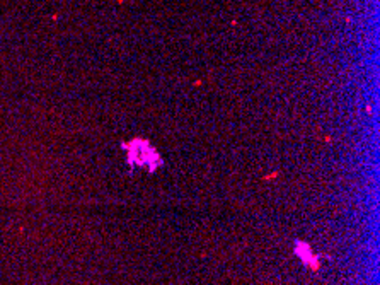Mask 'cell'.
<instances>
[{"instance_id":"cell-1","label":"cell","mask_w":380,"mask_h":285,"mask_svg":"<svg viewBox=\"0 0 380 285\" xmlns=\"http://www.w3.org/2000/svg\"><path fill=\"white\" fill-rule=\"evenodd\" d=\"M295 254L305 263L307 267L310 268L312 271H317L321 268V263H319V256L312 251V248L309 246V242L305 241H297L295 244Z\"/></svg>"},{"instance_id":"cell-2","label":"cell","mask_w":380,"mask_h":285,"mask_svg":"<svg viewBox=\"0 0 380 285\" xmlns=\"http://www.w3.org/2000/svg\"><path fill=\"white\" fill-rule=\"evenodd\" d=\"M278 174H280V173H278V171H274V173H271V174H266L262 179H264V181H268V179H274V178H278Z\"/></svg>"}]
</instances>
